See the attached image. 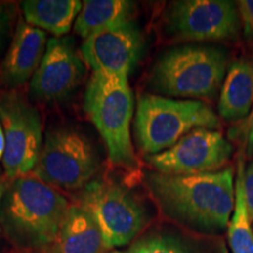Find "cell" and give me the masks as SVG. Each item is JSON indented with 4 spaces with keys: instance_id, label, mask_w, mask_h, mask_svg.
Here are the masks:
<instances>
[{
    "instance_id": "cell-24",
    "label": "cell",
    "mask_w": 253,
    "mask_h": 253,
    "mask_svg": "<svg viewBox=\"0 0 253 253\" xmlns=\"http://www.w3.org/2000/svg\"><path fill=\"white\" fill-rule=\"evenodd\" d=\"M32 253H63V252L61 251V249H60V246L56 244V243H54V244L46 246V248L34 250V251H32Z\"/></svg>"
},
{
    "instance_id": "cell-4",
    "label": "cell",
    "mask_w": 253,
    "mask_h": 253,
    "mask_svg": "<svg viewBox=\"0 0 253 253\" xmlns=\"http://www.w3.org/2000/svg\"><path fill=\"white\" fill-rule=\"evenodd\" d=\"M197 128H220L219 118L203 101L169 99L156 94H144L137 101L135 138L148 156L170 149Z\"/></svg>"
},
{
    "instance_id": "cell-9",
    "label": "cell",
    "mask_w": 253,
    "mask_h": 253,
    "mask_svg": "<svg viewBox=\"0 0 253 253\" xmlns=\"http://www.w3.org/2000/svg\"><path fill=\"white\" fill-rule=\"evenodd\" d=\"M168 33L184 41L233 39L242 28L237 1L230 0H179L166 14Z\"/></svg>"
},
{
    "instance_id": "cell-15",
    "label": "cell",
    "mask_w": 253,
    "mask_h": 253,
    "mask_svg": "<svg viewBox=\"0 0 253 253\" xmlns=\"http://www.w3.org/2000/svg\"><path fill=\"white\" fill-rule=\"evenodd\" d=\"M56 244L63 253H104L103 235L94 217L80 205H69Z\"/></svg>"
},
{
    "instance_id": "cell-3",
    "label": "cell",
    "mask_w": 253,
    "mask_h": 253,
    "mask_svg": "<svg viewBox=\"0 0 253 253\" xmlns=\"http://www.w3.org/2000/svg\"><path fill=\"white\" fill-rule=\"evenodd\" d=\"M229 54L224 48L184 45L167 50L151 71L154 93L181 99H213L225 80Z\"/></svg>"
},
{
    "instance_id": "cell-19",
    "label": "cell",
    "mask_w": 253,
    "mask_h": 253,
    "mask_svg": "<svg viewBox=\"0 0 253 253\" xmlns=\"http://www.w3.org/2000/svg\"><path fill=\"white\" fill-rule=\"evenodd\" d=\"M126 253H186V251L176 239L155 235L136 242Z\"/></svg>"
},
{
    "instance_id": "cell-18",
    "label": "cell",
    "mask_w": 253,
    "mask_h": 253,
    "mask_svg": "<svg viewBox=\"0 0 253 253\" xmlns=\"http://www.w3.org/2000/svg\"><path fill=\"white\" fill-rule=\"evenodd\" d=\"M237 178L235 183L236 202L233 213L227 226V237L232 253H253V229L250 220L248 208L245 203L243 176H244L245 163L243 154L239 155Z\"/></svg>"
},
{
    "instance_id": "cell-17",
    "label": "cell",
    "mask_w": 253,
    "mask_h": 253,
    "mask_svg": "<svg viewBox=\"0 0 253 253\" xmlns=\"http://www.w3.org/2000/svg\"><path fill=\"white\" fill-rule=\"evenodd\" d=\"M132 2L126 0H84L74 24L78 36L87 39L94 34L131 20Z\"/></svg>"
},
{
    "instance_id": "cell-25",
    "label": "cell",
    "mask_w": 253,
    "mask_h": 253,
    "mask_svg": "<svg viewBox=\"0 0 253 253\" xmlns=\"http://www.w3.org/2000/svg\"><path fill=\"white\" fill-rule=\"evenodd\" d=\"M4 151H5V135H4V130H2L1 122H0V158H2V156H4Z\"/></svg>"
},
{
    "instance_id": "cell-6",
    "label": "cell",
    "mask_w": 253,
    "mask_h": 253,
    "mask_svg": "<svg viewBox=\"0 0 253 253\" xmlns=\"http://www.w3.org/2000/svg\"><path fill=\"white\" fill-rule=\"evenodd\" d=\"M100 168L94 144L81 131L69 126L50 129L33 175L53 188L81 190Z\"/></svg>"
},
{
    "instance_id": "cell-7",
    "label": "cell",
    "mask_w": 253,
    "mask_h": 253,
    "mask_svg": "<svg viewBox=\"0 0 253 253\" xmlns=\"http://www.w3.org/2000/svg\"><path fill=\"white\" fill-rule=\"evenodd\" d=\"M78 202L100 226L108 251L130 243L147 223L145 209L136 196L108 179L88 183L81 189Z\"/></svg>"
},
{
    "instance_id": "cell-11",
    "label": "cell",
    "mask_w": 253,
    "mask_h": 253,
    "mask_svg": "<svg viewBox=\"0 0 253 253\" xmlns=\"http://www.w3.org/2000/svg\"><path fill=\"white\" fill-rule=\"evenodd\" d=\"M86 74L84 61L71 38L48 40L45 56L30 82V96L41 103H56L71 96Z\"/></svg>"
},
{
    "instance_id": "cell-5",
    "label": "cell",
    "mask_w": 253,
    "mask_h": 253,
    "mask_svg": "<svg viewBox=\"0 0 253 253\" xmlns=\"http://www.w3.org/2000/svg\"><path fill=\"white\" fill-rule=\"evenodd\" d=\"M84 109L102 136L110 162L126 170L136 168L130 136L134 96L128 78L93 73L84 94Z\"/></svg>"
},
{
    "instance_id": "cell-1",
    "label": "cell",
    "mask_w": 253,
    "mask_h": 253,
    "mask_svg": "<svg viewBox=\"0 0 253 253\" xmlns=\"http://www.w3.org/2000/svg\"><path fill=\"white\" fill-rule=\"evenodd\" d=\"M147 184L163 210L179 221L204 231L229 226L236 202L232 168L197 175L150 172Z\"/></svg>"
},
{
    "instance_id": "cell-10",
    "label": "cell",
    "mask_w": 253,
    "mask_h": 253,
    "mask_svg": "<svg viewBox=\"0 0 253 253\" xmlns=\"http://www.w3.org/2000/svg\"><path fill=\"white\" fill-rule=\"evenodd\" d=\"M232 156V145L218 130L197 128L163 153L148 156L157 172L197 175L223 169Z\"/></svg>"
},
{
    "instance_id": "cell-20",
    "label": "cell",
    "mask_w": 253,
    "mask_h": 253,
    "mask_svg": "<svg viewBox=\"0 0 253 253\" xmlns=\"http://www.w3.org/2000/svg\"><path fill=\"white\" fill-rule=\"evenodd\" d=\"M229 135L231 140L239 142L245 157L253 158V109L248 118L231 129Z\"/></svg>"
},
{
    "instance_id": "cell-21",
    "label": "cell",
    "mask_w": 253,
    "mask_h": 253,
    "mask_svg": "<svg viewBox=\"0 0 253 253\" xmlns=\"http://www.w3.org/2000/svg\"><path fill=\"white\" fill-rule=\"evenodd\" d=\"M244 33L253 45V0H239L237 1Z\"/></svg>"
},
{
    "instance_id": "cell-16",
    "label": "cell",
    "mask_w": 253,
    "mask_h": 253,
    "mask_svg": "<svg viewBox=\"0 0 253 253\" xmlns=\"http://www.w3.org/2000/svg\"><path fill=\"white\" fill-rule=\"evenodd\" d=\"M25 21L56 38L71 31L82 8L79 0H26L21 2Z\"/></svg>"
},
{
    "instance_id": "cell-12",
    "label": "cell",
    "mask_w": 253,
    "mask_h": 253,
    "mask_svg": "<svg viewBox=\"0 0 253 253\" xmlns=\"http://www.w3.org/2000/svg\"><path fill=\"white\" fill-rule=\"evenodd\" d=\"M143 49V34L130 20L84 39L81 56L93 73L129 78Z\"/></svg>"
},
{
    "instance_id": "cell-13",
    "label": "cell",
    "mask_w": 253,
    "mask_h": 253,
    "mask_svg": "<svg viewBox=\"0 0 253 253\" xmlns=\"http://www.w3.org/2000/svg\"><path fill=\"white\" fill-rule=\"evenodd\" d=\"M47 34L20 19L0 65V86L15 90L33 78L47 48Z\"/></svg>"
},
{
    "instance_id": "cell-22",
    "label": "cell",
    "mask_w": 253,
    "mask_h": 253,
    "mask_svg": "<svg viewBox=\"0 0 253 253\" xmlns=\"http://www.w3.org/2000/svg\"><path fill=\"white\" fill-rule=\"evenodd\" d=\"M243 188H244L245 203L250 220L253 223V161L248 167H245L244 176H243Z\"/></svg>"
},
{
    "instance_id": "cell-2",
    "label": "cell",
    "mask_w": 253,
    "mask_h": 253,
    "mask_svg": "<svg viewBox=\"0 0 253 253\" xmlns=\"http://www.w3.org/2000/svg\"><path fill=\"white\" fill-rule=\"evenodd\" d=\"M68 208L61 194L30 173L7 183L0 227L14 245L34 251L56 243Z\"/></svg>"
},
{
    "instance_id": "cell-8",
    "label": "cell",
    "mask_w": 253,
    "mask_h": 253,
    "mask_svg": "<svg viewBox=\"0 0 253 253\" xmlns=\"http://www.w3.org/2000/svg\"><path fill=\"white\" fill-rule=\"evenodd\" d=\"M0 122L5 135L2 156L6 178L33 172L42 150V125L36 107L17 90L0 94Z\"/></svg>"
},
{
    "instance_id": "cell-26",
    "label": "cell",
    "mask_w": 253,
    "mask_h": 253,
    "mask_svg": "<svg viewBox=\"0 0 253 253\" xmlns=\"http://www.w3.org/2000/svg\"><path fill=\"white\" fill-rule=\"evenodd\" d=\"M6 186H7V182L0 178V208H1V202H2V197H4Z\"/></svg>"
},
{
    "instance_id": "cell-27",
    "label": "cell",
    "mask_w": 253,
    "mask_h": 253,
    "mask_svg": "<svg viewBox=\"0 0 253 253\" xmlns=\"http://www.w3.org/2000/svg\"><path fill=\"white\" fill-rule=\"evenodd\" d=\"M104 253H123V252H120V251H115V250H110V251H107Z\"/></svg>"
},
{
    "instance_id": "cell-14",
    "label": "cell",
    "mask_w": 253,
    "mask_h": 253,
    "mask_svg": "<svg viewBox=\"0 0 253 253\" xmlns=\"http://www.w3.org/2000/svg\"><path fill=\"white\" fill-rule=\"evenodd\" d=\"M253 109V60L240 58L229 63L220 89L218 112L227 122L239 123Z\"/></svg>"
},
{
    "instance_id": "cell-23",
    "label": "cell",
    "mask_w": 253,
    "mask_h": 253,
    "mask_svg": "<svg viewBox=\"0 0 253 253\" xmlns=\"http://www.w3.org/2000/svg\"><path fill=\"white\" fill-rule=\"evenodd\" d=\"M12 27V12L8 5L0 2V53L5 48Z\"/></svg>"
}]
</instances>
